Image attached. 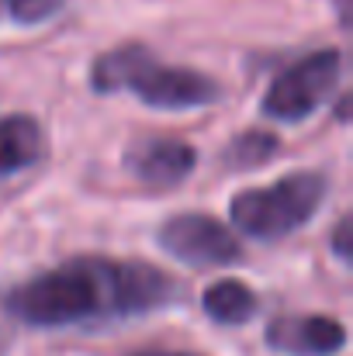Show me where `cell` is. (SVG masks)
Listing matches in <instances>:
<instances>
[{
    "label": "cell",
    "mask_w": 353,
    "mask_h": 356,
    "mask_svg": "<svg viewBox=\"0 0 353 356\" xmlns=\"http://www.w3.org/2000/svg\"><path fill=\"white\" fill-rule=\"evenodd\" d=\"M180 284L139 259L80 256L10 291L7 312L35 329L115 322L173 305Z\"/></svg>",
    "instance_id": "6da1fadb"
},
{
    "label": "cell",
    "mask_w": 353,
    "mask_h": 356,
    "mask_svg": "<svg viewBox=\"0 0 353 356\" xmlns=\"http://www.w3.org/2000/svg\"><path fill=\"white\" fill-rule=\"evenodd\" d=\"M135 356H201V353H187V350H163V353H135Z\"/></svg>",
    "instance_id": "4fadbf2b"
},
{
    "label": "cell",
    "mask_w": 353,
    "mask_h": 356,
    "mask_svg": "<svg viewBox=\"0 0 353 356\" xmlns=\"http://www.w3.org/2000/svg\"><path fill=\"white\" fill-rule=\"evenodd\" d=\"M343 73V56L336 49H319L305 59H298L295 66H288L263 94V104L260 111L274 121H305L308 115H315L329 90L336 87Z\"/></svg>",
    "instance_id": "277c9868"
},
{
    "label": "cell",
    "mask_w": 353,
    "mask_h": 356,
    "mask_svg": "<svg viewBox=\"0 0 353 356\" xmlns=\"http://www.w3.org/2000/svg\"><path fill=\"white\" fill-rule=\"evenodd\" d=\"M91 87L97 94L132 90L142 104L163 108V111H191L208 108L222 97V87L187 66H166L152 59L146 45H118L111 52L97 56L91 66Z\"/></svg>",
    "instance_id": "7a4b0ae2"
},
{
    "label": "cell",
    "mask_w": 353,
    "mask_h": 356,
    "mask_svg": "<svg viewBox=\"0 0 353 356\" xmlns=\"http://www.w3.org/2000/svg\"><path fill=\"white\" fill-rule=\"evenodd\" d=\"M333 249L343 263H350V218H340V225L333 232Z\"/></svg>",
    "instance_id": "7c38bea8"
},
{
    "label": "cell",
    "mask_w": 353,
    "mask_h": 356,
    "mask_svg": "<svg viewBox=\"0 0 353 356\" xmlns=\"http://www.w3.org/2000/svg\"><path fill=\"white\" fill-rule=\"evenodd\" d=\"M277 135L274 131H242V135H235L233 142H229V149H226V163L233 166V170H246V166H260V163H267L274 152H277Z\"/></svg>",
    "instance_id": "30bf717a"
},
{
    "label": "cell",
    "mask_w": 353,
    "mask_h": 356,
    "mask_svg": "<svg viewBox=\"0 0 353 356\" xmlns=\"http://www.w3.org/2000/svg\"><path fill=\"white\" fill-rule=\"evenodd\" d=\"M267 346L281 356H333L347 346V329L329 315H284L270 322Z\"/></svg>",
    "instance_id": "52a82bcc"
},
{
    "label": "cell",
    "mask_w": 353,
    "mask_h": 356,
    "mask_svg": "<svg viewBox=\"0 0 353 356\" xmlns=\"http://www.w3.org/2000/svg\"><path fill=\"white\" fill-rule=\"evenodd\" d=\"M3 7L17 24H42L63 10V0H3Z\"/></svg>",
    "instance_id": "8fae6325"
},
{
    "label": "cell",
    "mask_w": 353,
    "mask_h": 356,
    "mask_svg": "<svg viewBox=\"0 0 353 356\" xmlns=\"http://www.w3.org/2000/svg\"><path fill=\"white\" fill-rule=\"evenodd\" d=\"M159 245L187 266H226L242 256L239 238L201 211H180L159 225Z\"/></svg>",
    "instance_id": "5b68a950"
},
{
    "label": "cell",
    "mask_w": 353,
    "mask_h": 356,
    "mask_svg": "<svg viewBox=\"0 0 353 356\" xmlns=\"http://www.w3.org/2000/svg\"><path fill=\"white\" fill-rule=\"evenodd\" d=\"M125 166L149 187H177L198 166V149L170 135H142L125 149Z\"/></svg>",
    "instance_id": "8992f818"
},
{
    "label": "cell",
    "mask_w": 353,
    "mask_h": 356,
    "mask_svg": "<svg viewBox=\"0 0 353 356\" xmlns=\"http://www.w3.org/2000/svg\"><path fill=\"white\" fill-rule=\"evenodd\" d=\"M45 152L42 124L31 115H3L0 118V177H14L35 166Z\"/></svg>",
    "instance_id": "ba28073f"
},
{
    "label": "cell",
    "mask_w": 353,
    "mask_h": 356,
    "mask_svg": "<svg viewBox=\"0 0 353 356\" xmlns=\"http://www.w3.org/2000/svg\"><path fill=\"white\" fill-rule=\"evenodd\" d=\"M201 308H205V315H208L212 322H219V325H242V322H249V318L256 315L260 301H256L253 287H246L242 280L226 277V280H215L212 287H205Z\"/></svg>",
    "instance_id": "9c48e42d"
},
{
    "label": "cell",
    "mask_w": 353,
    "mask_h": 356,
    "mask_svg": "<svg viewBox=\"0 0 353 356\" xmlns=\"http://www.w3.org/2000/svg\"><path fill=\"white\" fill-rule=\"evenodd\" d=\"M322 197H326V177L315 170H298L274 180L270 187H253L235 194L229 215L242 236L281 242L315 218Z\"/></svg>",
    "instance_id": "3957f363"
}]
</instances>
